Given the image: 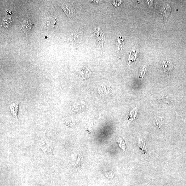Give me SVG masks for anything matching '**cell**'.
Segmentation results:
<instances>
[{"instance_id":"obj_1","label":"cell","mask_w":186,"mask_h":186,"mask_svg":"<svg viewBox=\"0 0 186 186\" xmlns=\"http://www.w3.org/2000/svg\"><path fill=\"white\" fill-rule=\"evenodd\" d=\"M36 142L38 146L42 150L45 155L52 154L54 147V143L52 141L45 139L44 136L42 140Z\"/></svg>"},{"instance_id":"obj_2","label":"cell","mask_w":186,"mask_h":186,"mask_svg":"<svg viewBox=\"0 0 186 186\" xmlns=\"http://www.w3.org/2000/svg\"><path fill=\"white\" fill-rule=\"evenodd\" d=\"M94 32L95 38L99 45L103 47L105 41V36L104 32L99 26L95 27Z\"/></svg>"},{"instance_id":"obj_3","label":"cell","mask_w":186,"mask_h":186,"mask_svg":"<svg viewBox=\"0 0 186 186\" xmlns=\"http://www.w3.org/2000/svg\"><path fill=\"white\" fill-rule=\"evenodd\" d=\"M33 27V24L29 19H25L23 22L22 29L25 34H28Z\"/></svg>"},{"instance_id":"obj_4","label":"cell","mask_w":186,"mask_h":186,"mask_svg":"<svg viewBox=\"0 0 186 186\" xmlns=\"http://www.w3.org/2000/svg\"><path fill=\"white\" fill-rule=\"evenodd\" d=\"M56 20L54 17H48L44 21V26L47 28H54L56 24Z\"/></svg>"},{"instance_id":"obj_5","label":"cell","mask_w":186,"mask_h":186,"mask_svg":"<svg viewBox=\"0 0 186 186\" xmlns=\"http://www.w3.org/2000/svg\"><path fill=\"white\" fill-rule=\"evenodd\" d=\"M171 12V7L169 5H168L167 6L163 7L161 9L160 13L164 17L165 21H166L170 16Z\"/></svg>"},{"instance_id":"obj_6","label":"cell","mask_w":186,"mask_h":186,"mask_svg":"<svg viewBox=\"0 0 186 186\" xmlns=\"http://www.w3.org/2000/svg\"><path fill=\"white\" fill-rule=\"evenodd\" d=\"M162 67L165 72L169 74L172 71L173 65L172 62L170 60H165L163 62Z\"/></svg>"},{"instance_id":"obj_7","label":"cell","mask_w":186,"mask_h":186,"mask_svg":"<svg viewBox=\"0 0 186 186\" xmlns=\"http://www.w3.org/2000/svg\"><path fill=\"white\" fill-rule=\"evenodd\" d=\"M19 105L18 103H13L10 106V109L12 114L15 117L18 121L17 115L18 113Z\"/></svg>"},{"instance_id":"obj_8","label":"cell","mask_w":186,"mask_h":186,"mask_svg":"<svg viewBox=\"0 0 186 186\" xmlns=\"http://www.w3.org/2000/svg\"><path fill=\"white\" fill-rule=\"evenodd\" d=\"M60 6L63 10L65 13L66 14L68 18L71 17L72 12L71 10L68 7L67 5L63 3L61 5H60Z\"/></svg>"},{"instance_id":"obj_9","label":"cell","mask_w":186,"mask_h":186,"mask_svg":"<svg viewBox=\"0 0 186 186\" xmlns=\"http://www.w3.org/2000/svg\"><path fill=\"white\" fill-rule=\"evenodd\" d=\"M119 146L124 151H125V148H126V145H125V142L124 140L121 139V138H120L119 139Z\"/></svg>"},{"instance_id":"obj_10","label":"cell","mask_w":186,"mask_h":186,"mask_svg":"<svg viewBox=\"0 0 186 186\" xmlns=\"http://www.w3.org/2000/svg\"><path fill=\"white\" fill-rule=\"evenodd\" d=\"M11 21V20L10 19V18L4 20V21H3L4 26H5L7 23V25L9 26V23H10V22Z\"/></svg>"},{"instance_id":"obj_11","label":"cell","mask_w":186,"mask_h":186,"mask_svg":"<svg viewBox=\"0 0 186 186\" xmlns=\"http://www.w3.org/2000/svg\"><path fill=\"white\" fill-rule=\"evenodd\" d=\"M121 1H115L112 3V5L115 7L119 6V4H121Z\"/></svg>"},{"instance_id":"obj_12","label":"cell","mask_w":186,"mask_h":186,"mask_svg":"<svg viewBox=\"0 0 186 186\" xmlns=\"http://www.w3.org/2000/svg\"><path fill=\"white\" fill-rule=\"evenodd\" d=\"M80 161V154H79L78 155V159L76 161V165L79 164Z\"/></svg>"}]
</instances>
